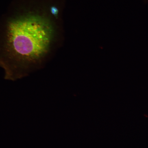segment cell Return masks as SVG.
I'll use <instances>...</instances> for the list:
<instances>
[{
    "instance_id": "obj_1",
    "label": "cell",
    "mask_w": 148,
    "mask_h": 148,
    "mask_svg": "<svg viewBox=\"0 0 148 148\" xmlns=\"http://www.w3.org/2000/svg\"><path fill=\"white\" fill-rule=\"evenodd\" d=\"M26 6L0 19V67L5 79H16L44 67L62 46V18L49 6Z\"/></svg>"
}]
</instances>
